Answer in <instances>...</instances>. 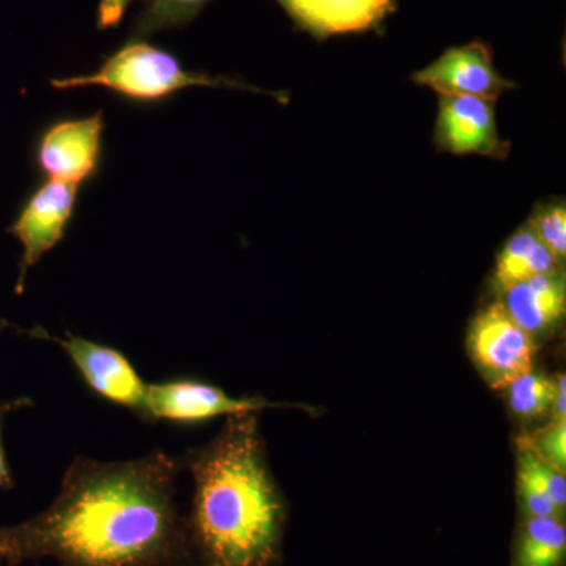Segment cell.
<instances>
[{
  "label": "cell",
  "instance_id": "obj_21",
  "mask_svg": "<svg viewBox=\"0 0 566 566\" xmlns=\"http://www.w3.org/2000/svg\"><path fill=\"white\" fill-rule=\"evenodd\" d=\"M132 0H99L98 28L111 29L122 21Z\"/></svg>",
  "mask_w": 566,
  "mask_h": 566
},
{
  "label": "cell",
  "instance_id": "obj_3",
  "mask_svg": "<svg viewBox=\"0 0 566 566\" xmlns=\"http://www.w3.org/2000/svg\"><path fill=\"white\" fill-rule=\"evenodd\" d=\"M51 85L55 91L103 87L140 103L161 102L174 93L192 87L240 88L264 93L281 102L283 98L281 93L260 91L230 77L188 71L174 54L142 40L125 44L93 73L52 80Z\"/></svg>",
  "mask_w": 566,
  "mask_h": 566
},
{
  "label": "cell",
  "instance_id": "obj_2",
  "mask_svg": "<svg viewBox=\"0 0 566 566\" xmlns=\"http://www.w3.org/2000/svg\"><path fill=\"white\" fill-rule=\"evenodd\" d=\"M180 460L193 483L185 517L196 566H275L286 509L268 465L256 412L232 416Z\"/></svg>",
  "mask_w": 566,
  "mask_h": 566
},
{
  "label": "cell",
  "instance_id": "obj_18",
  "mask_svg": "<svg viewBox=\"0 0 566 566\" xmlns=\"http://www.w3.org/2000/svg\"><path fill=\"white\" fill-rule=\"evenodd\" d=\"M520 446L534 450L536 455L565 472L566 420H553V423L547 424L538 433L521 439Z\"/></svg>",
  "mask_w": 566,
  "mask_h": 566
},
{
  "label": "cell",
  "instance_id": "obj_17",
  "mask_svg": "<svg viewBox=\"0 0 566 566\" xmlns=\"http://www.w3.org/2000/svg\"><path fill=\"white\" fill-rule=\"evenodd\" d=\"M536 238L553 252L558 262L566 253V210L564 203L547 205L528 223Z\"/></svg>",
  "mask_w": 566,
  "mask_h": 566
},
{
  "label": "cell",
  "instance_id": "obj_5",
  "mask_svg": "<svg viewBox=\"0 0 566 566\" xmlns=\"http://www.w3.org/2000/svg\"><path fill=\"white\" fill-rule=\"evenodd\" d=\"M21 334L52 342L65 352L85 386L107 403L128 409L137 417L144 411L147 382L120 349L88 340L81 335H52L43 327L21 329Z\"/></svg>",
  "mask_w": 566,
  "mask_h": 566
},
{
  "label": "cell",
  "instance_id": "obj_8",
  "mask_svg": "<svg viewBox=\"0 0 566 566\" xmlns=\"http://www.w3.org/2000/svg\"><path fill=\"white\" fill-rule=\"evenodd\" d=\"M103 112L51 126L36 147V166L50 180L81 186L96 174L102 158Z\"/></svg>",
  "mask_w": 566,
  "mask_h": 566
},
{
  "label": "cell",
  "instance_id": "obj_22",
  "mask_svg": "<svg viewBox=\"0 0 566 566\" xmlns=\"http://www.w3.org/2000/svg\"><path fill=\"white\" fill-rule=\"evenodd\" d=\"M566 379L565 375L556 378V397H554L553 415L554 420H566Z\"/></svg>",
  "mask_w": 566,
  "mask_h": 566
},
{
  "label": "cell",
  "instance_id": "obj_11",
  "mask_svg": "<svg viewBox=\"0 0 566 566\" xmlns=\"http://www.w3.org/2000/svg\"><path fill=\"white\" fill-rule=\"evenodd\" d=\"M300 28L312 35L370 31L395 10L394 0H277Z\"/></svg>",
  "mask_w": 566,
  "mask_h": 566
},
{
  "label": "cell",
  "instance_id": "obj_1",
  "mask_svg": "<svg viewBox=\"0 0 566 566\" xmlns=\"http://www.w3.org/2000/svg\"><path fill=\"white\" fill-rule=\"evenodd\" d=\"M180 471V460L163 450L115 463L74 458L46 510L0 528V562L196 566L185 516L175 504Z\"/></svg>",
  "mask_w": 566,
  "mask_h": 566
},
{
  "label": "cell",
  "instance_id": "obj_4",
  "mask_svg": "<svg viewBox=\"0 0 566 566\" xmlns=\"http://www.w3.org/2000/svg\"><path fill=\"white\" fill-rule=\"evenodd\" d=\"M260 397H232L221 387L189 376H175L147 385L140 419L148 423L166 422L175 427H196L218 417L260 412L282 408Z\"/></svg>",
  "mask_w": 566,
  "mask_h": 566
},
{
  "label": "cell",
  "instance_id": "obj_23",
  "mask_svg": "<svg viewBox=\"0 0 566 566\" xmlns=\"http://www.w3.org/2000/svg\"><path fill=\"white\" fill-rule=\"evenodd\" d=\"M0 566H3V565H2V562H0Z\"/></svg>",
  "mask_w": 566,
  "mask_h": 566
},
{
  "label": "cell",
  "instance_id": "obj_14",
  "mask_svg": "<svg viewBox=\"0 0 566 566\" xmlns=\"http://www.w3.org/2000/svg\"><path fill=\"white\" fill-rule=\"evenodd\" d=\"M566 528L558 517H526L512 566H565Z\"/></svg>",
  "mask_w": 566,
  "mask_h": 566
},
{
  "label": "cell",
  "instance_id": "obj_16",
  "mask_svg": "<svg viewBox=\"0 0 566 566\" xmlns=\"http://www.w3.org/2000/svg\"><path fill=\"white\" fill-rule=\"evenodd\" d=\"M509 403L521 417H538L553 409L556 397V379L535 374L534 370L520 376L509 387Z\"/></svg>",
  "mask_w": 566,
  "mask_h": 566
},
{
  "label": "cell",
  "instance_id": "obj_7",
  "mask_svg": "<svg viewBox=\"0 0 566 566\" xmlns=\"http://www.w3.org/2000/svg\"><path fill=\"white\" fill-rule=\"evenodd\" d=\"M77 192L80 186L48 180L29 197L20 214L11 223L10 233L22 245L20 274L14 285L17 294L24 292L32 268L65 237L76 208Z\"/></svg>",
  "mask_w": 566,
  "mask_h": 566
},
{
  "label": "cell",
  "instance_id": "obj_6",
  "mask_svg": "<svg viewBox=\"0 0 566 566\" xmlns=\"http://www.w3.org/2000/svg\"><path fill=\"white\" fill-rule=\"evenodd\" d=\"M468 345L472 360L494 389L504 390L534 370V337L517 326L501 301L476 315Z\"/></svg>",
  "mask_w": 566,
  "mask_h": 566
},
{
  "label": "cell",
  "instance_id": "obj_10",
  "mask_svg": "<svg viewBox=\"0 0 566 566\" xmlns=\"http://www.w3.org/2000/svg\"><path fill=\"white\" fill-rule=\"evenodd\" d=\"M436 142L455 155L501 158L509 150V144L499 137L494 102L475 96H441Z\"/></svg>",
  "mask_w": 566,
  "mask_h": 566
},
{
  "label": "cell",
  "instance_id": "obj_9",
  "mask_svg": "<svg viewBox=\"0 0 566 566\" xmlns=\"http://www.w3.org/2000/svg\"><path fill=\"white\" fill-rule=\"evenodd\" d=\"M415 82L441 96H475L490 102L512 87L495 70L493 52L480 41L450 48L427 69L417 71Z\"/></svg>",
  "mask_w": 566,
  "mask_h": 566
},
{
  "label": "cell",
  "instance_id": "obj_12",
  "mask_svg": "<svg viewBox=\"0 0 566 566\" xmlns=\"http://www.w3.org/2000/svg\"><path fill=\"white\" fill-rule=\"evenodd\" d=\"M502 294L506 312L532 337L546 333L564 318L565 281L558 271L513 283Z\"/></svg>",
  "mask_w": 566,
  "mask_h": 566
},
{
  "label": "cell",
  "instance_id": "obj_15",
  "mask_svg": "<svg viewBox=\"0 0 566 566\" xmlns=\"http://www.w3.org/2000/svg\"><path fill=\"white\" fill-rule=\"evenodd\" d=\"M210 0H150L134 25L137 39L188 24Z\"/></svg>",
  "mask_w": 566,
  "mask_h": 566
},
{
  "label": "cell",
  "instance_id": "obj_19",
  "mask_svg": "<svg viewBox=\"0 0 566 566\" xmlns=\"http://www.w3.org/2000/svg\"><path fill=\"white\" fill-rule=\"evenodd\" d=\"M517 495H520L521 509L526 517H558L562 520V515H564L551 501L542 485L536 482L535 476L521 464H517Z\"/></svg>",
  "mask_w": 566,
  "mask_h": 566
},
{
  "label": "cell",
  "instance_id": "obj_20",
  "mask_svg": "<svg viewBox=\"0 0 566 566\" xmlns=\"http://www.w3.org/2000/svg\"><path fill=\"white\" fill-rule=\"evenodd\" d=\"M32 405L33 401L29 397H18L0 403V490H11L14 486L9 460H7L6 446H3V424H6V419L11 412L20 411V409Z\"/></svg>",
  "mask_w": 566,
  "mask_h": 566
},
{
  "label": "cell",
  "instance_id": "obj_13",
  "mask_svg": "<svg viewBox=\"0 0 566 566\" xmlns=\"http://www.w3.org/2000/svg\"><path fill=\"white\" fill-rule=\"evenodd\" d=\"M558 260L528 227L517 230L502 249L495 266V285L504 292L513 283L535 275L557 273Z\"/></svg>",
  "mask_w": 566,
  "mask_h": 566
}]
</instances>
